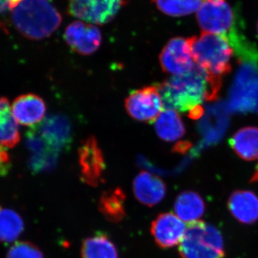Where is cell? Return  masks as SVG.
Listing matches in <instances>:
<instances>
[{
  "label": "cell",
  "mask_w": 258,
  "mask_h": 258,
  "mask_svg": "<svg viewBox=\"0 0 258 258\" xmlns=\"http://www.w3.org/2000/svg\"><path fill=\"white\" fill-rule=\"evenodd\" d=\"M35 127L47 145L57 154L68 149L71 143V126L63 115H52Z\"/></svg>",
  "instance_id": "cell-13"
},
{
  "label": "cell",
  "mask_w": 258,
  "mask_h": 258,
  "mask_svg": "<svg viewBox=\"0 0 258 258\" xmlns=\"http://www.w3.org/2000/svg\"><path fill=\"white\" fill-rule=\"evenodd\" d=\"M20 141V129L12 112L9 100L0 98V148L11 149Z\"/></svg>",
  "instance_id": "cell-18"
},
{
  "label": "cell",
  "mask_w": 258,
  "mask_h": 258,
  "mask_svg": "<svg viewBox=\"0 0 258 258\" xmlns=\"http://www.w3.org/2000/svg\"><path fill=\"white\" fill-rule=\"evenodd\" d=\"M159 60L163 71L174 76L186 74L195 64L188 40L180 37L167 42L161 51Z\"/></svg>",
  "instance_id": "cell-10"
},
{
  "label": "cell",
  "mask_w": 258,
  "mask_h": 258,
  "mask_svg": "<svg viewBox=\"0 0 258 258\" xmlns=\"http://www.w3.org/2000/svg\"><path fill=\"white\" fill-rule=\"evenodd\" d=\"M187 40L194 61L212 78L222 81L231 71L233 50L228 41L221 35L205 32Z\"/></svg>",
  "instance_id": "cell-3"
},
{
  "label": "cell",
  "mask_w": 258,
  "mask_h": 258,
  "mask_svg": "<svg viewBox=\"0 0 258 258\" xmlns=\"http://www.w3.org/2000/svg\"><path fill=\"white\" fill-rule=\"evenodd\" d=\"M26 145L31 153L29 165L33 172L49 170L55 165L59 154L50 149L35 127L27 132Z\"/></svg>",
  "instance_id": "cell-15"
},
{
  "label": "cell",
  "mask_w": 258,
  "mask_h": 258,
  "mask_svg": "<svg viewBox=\"0 0 258 258\" xmlns=\"http://www.w3.org/2000/svg\"><path fill=\"white\" fill-rule=\"evenodd\" d=\"M186 230L184 222L171 212L159 215L151 227L156 243L162 248H170L180 244Z\"/></svg>",
  "instance_id": "cell-12"
},
{
  "label": "cell",
  "mask_w": 258,
  "mask_h": 258,
  "mask_svg": "<svg viewBox=\"0 0 258 258\" xmlns=\"http://www.w3.org/2000/svg\"><path fill=\"white\" fill-rule=\"evenodd\" d=\"M10 157L6 149L0 148V175H5L10 169Z\"/></svg>",
  "instance_id": "cell-27"
},
{
  "label": "cell",
  "mask_w": 258,
  "mask_h": 258,
  "mask_svg": "<svg viewBox=\"0 0 258 258\" xmlns=\"http://www.w3.org/2000/svg\"><path fill=\"white\" fill-rule=\"evenodd\" d=\"M205 209V203L201 197L191 191L180 194L174 203L176 216L188 224L199 221L203 217Z\"/></svg>",
  "instance_id": "cell-20"
},
{
  "label": "cell",
  "mask_w": 258,
  "mask_h": 258,
  "mask_svg": "<svg viewBox=\"0 0 258 258\" xmlns=\"http://www.w3.org/2000/svg\"><path fill=\"white\" fill-rule=\"evenodd\" d=\"M81 255L83 258H119L114 243L102 232L83 241Z\"/></svg>",
  "instance_id": "cell-22"
},
{
  "label": "cell",
  "mask_w": 258,
  "mask_h": 258,
  "mask_svg": "<svg viewBox=\"0 0 258 258\" xmlns=\"http://www.w3.org/2000/svg\"><path fill=\"white\" fill-rule=\"evenodd\" d=\"M7 258H43V254L31 242H18L10 247Z\"/></svg>",
  "instance_id": "cell-26"
},
{
  "label": "cell",
  "mask_w": 258,
  "mask_h": 258,
  "mask_svg": "<svg viewBox=\"0 0 258 258\" xmlns=\"http://www.w3.org/2000/svg\"><path fill=\"white\" fill-rule=\"evenodd\" d=\"M230 147L236 154L246 161L258 159V128L245 127L234 134Z\"/></svg>",
  "instance_id": "cell-19"
},
{
  "label": "cell",
  "mask_w": 258,
  "mask_h": 258,
  "mask_svg": "<svg viewBox=\"0 0 258 258\" xmlns=\"http://www.w3.org/2000/svg\"><path fill=\"white\" fill-rule=\"evenodd\" d=\"M64 39L74 52L83 55H92L98 50L102 42L99 29L81 21L70 24L64 30Z\"/></svg>",
  "instance_id": "cell-11"
},
{
  "label": "cell",
  "mask_w": 258,
  "mask_h": 258,
  "mask_svg": "<svg viewBox=\"0 0 258 258\" xmlns=\"http://www.w3.org/2000/svg\"><path fill=\"white\" fill-rule=\"evenodd\" d=\"M24 0H0V14L8 10H14Z\"/></svg>",
  "instance_id": "cell-28"
},
{
  "label": "cell",
  "mask_w": 258,
  "mask_h": 258,
  "mask_svg": "<svg viewBox=\"0 0 258 258\" xmlns=\"http://www.w3.org/2000/svg\"><path fill=\"white\" fill-rule=\"evenodd\" d=\"M197 20L203 32L225 37L230 45L244 35L237 25L235 12L226 0H205L197 12Z\"/></svg>",
  "instance_id": "cell-5"
},
{
  "label": "cell",
  "mask_w": 258,
  "mask_h": 258,
  "mask_svg": "<svg viewBox=\"0 0 258 258\" xmlns=\"http://www.w3.org/2000/svg\"><path fill=\"white\" fill-rule=\"evenodd\" d=\"M222 81L213 79L199 64L189 72L173 76L158 86L165 109L187 113L198 119L203 114V104L218 97Z\"/></svg>",
  "instance_id": "cell-1"
},
{
  "label": "cell",
  "mask_w": 258,
  "mask_h": 258,
  "mask_svg": "<svg viewBox=\"0 0 258 258\" xmlns=\"http://www.w3.org/2000/svg\"><path fill=\"white\" fill-rule=\"evenodd\" d=\"M229 209L238 221L252 224L258 219V198L249 191H237L231 195Z\"/></svg>",
  "instance_id": "cell-17"
},
{
  "label": "cell",
  "mask_w": 258,
  "mask_h": 258,
  "mask_svg": "<svg viewBox=\"0 0 258 258\" xmlns=\"http://www.w3.org/2000/svg\"><path fill=\"white\" fill-rule=\"evenodd\" d=\"M133 189L136 198L147 207L160 203L166 195L164 181L147 171H142L134 180Z\"/></svg>",
  "instance_id": "cell-16"
},
{
  "label": "cell",
  "mask_w": 258,
  "mask_h": 258,
  "mask_svg": "<svg viewBox=\"0 0 258 258\" xmlns=\"http://www.w3.org/2000/svg\"><path fill=\"white\" fill-rule=\"evenodd\" d=\"M257 33H258V23H257Z\"/></svg>",
  "instance_id": "cell-30"
},
{
  "label": "cell",
  "mask_w": 258,
  "mask_h": 258,
  "mask_svg": "<svg viewBox=\"0 0 258 258\" xmlns=\"http://www.w3.org/2000/svg\"><path fill=\"white\" fill-rule=\"evenodd\" d=\"M155 122L156 132L162 140L172 142L184 137V123L175 110H164Z\"/></svg>",
  "instance_id": "cell-21"
},
{
  "label": "cell",
  "mask_w": 258,
  "mask_h": 258,
  "mask_svg": "<svg viewBox=\"0 0 258 258\" xmlns=\"http://www.w3.org/2000/svg\"><path fill=\"white\" fill-rule=\"evenodd\" d=\"M125 194L120 188L109 190L102 195L100 211L109 221L120 222L125 215Z\"/></svg>",
  "instance_id": "cell-23"
},
{
  "label": "cell",
  "mask_w": 258,
  "mask_h": 258,
  "mask_svg": "<svg viewBox=\"0 0 258 258\" xmlns=\"http://www.w3.org/2000/svg\"><path fill=\"white\" fill-rule=\"evenodd\" d=\"M252 181H258V166L257 170L254 173V176H252Z\"/></svg>",
  "instance_id": "cell-29"
},
{
  "label": "cell",
  "mask_w": 258,
  "mask_h": 258,
  "mask_svg": "<svg viewBox=\"0 0 258 258\" xmlns=\"http://www.w3.org/2000/svg\"><path fill=\"white\" fill-rule=\"evenodd\" d=\"M15 120L25 126H35L45 117L46 105L41 97L34 93L18 96L12 105Z\"/></svg>",
  "instance_id": "cell-14"
},
{
  "label": "cell",
  "mask_w": 258,
  "mask_h": 258,
  "mask_svg": "<svg viewBox=\"0 0 258 258\" xmlns=\"http://www.w3.org/2000/svg\"><path fill=\"white\" fill-rule=\"evenodd\" d=\"M179 250L183 258H223L225 256L224 241L220 231L200 220L188 224Z\"/></svg>",
  "instance_id": "cell-4"
},
{
  "label": "cell",
  "mask_w": 258,
  "mask_h": 258,
  "mask_svg": "<svg viewBox=\"0 0 258 258\" xmlns=\"http://www.w3.org/2000/svg\"><path fill=\"white\" fill-rule=\"evenodd\" d=\"M158 9L168 16L184 17L198 12L203 0H152Z\"/></svg>",
  "instance_id": "cell-25"
},
{
  "label": "cell",
  "mask_w": 258,
  "mask_h": 258,
  "mask_svg": "<svg viewBox=\"0 0 258 258\" xmlns=\"http://www.w3.org/2000/svg\"><path fill=\"white\" fill-rule=\"evenodd\" d=\"M24 230L22 217L11 210H0V241L10 243L18 238Z\"/></svg>",
  "instance_id": "cell-24"
},
{
  "label": "cell",
  "mask_w": 258,
  "mask_h": 258,
  "mask_svg": "<svg viewBox=\"0 0 258 258\" xmlns=\"http://www.w3.org/2000/svg\"><path fill=\"white\" fill-rule=\"evenodd\" d=\"M0 210H1V208H0Z\"/></svg>",
  "instance_id": "cell-31"
},
{
  "label": "cell",
  "mask_w": 258,
  "mask_h": 258,
  "mask_svg": "<svg viewBox=\"0 0 258 258\" xmlns=\"http://www.w3.org/2000/svg\"><path fill=\"white\" fill-rule=\"evenodd\" d=\"M12 23L30 40L50 36L62 23V16L50 0H24L13 10Z\"/></svg>",
  "instance_id": "cell-2"
},
{
  "label": "cell",
  "mask_w": 258,
  "mask_h": 258,
  "mask_svg": "<svg viewBox=\"0 0 258 258\" xmlns=\"http://www.w3.org/2000/svg\"><path fill=\"white\" fill-rule=\"evenodd\" d=\"M129 0H70L69 13L90 23L103 25L111 22Z\"/></svg>",
  "instance_id": "cell-8"
},
{
  "label": "cell",
  "mask_w": 258,
  "mask_h": 258,
  "mask_svg": "<svg viewBox=\"0 0 258 258\" xmlns=\"http://www.w3.org/2000/svg\"><path fill=\"white\" fill-rule=\"evenodd\" d=\"M230 91V107L237 113L258 111V62L244 61Z\"/></svg>",
  "instance_id": "cell-6"
},
{
  "label": "cell",
  "mask_w": 258,
  "mask_h": 258,
  "mask_svg": "<svg viewBox=\"0 0 258 258\" xmlns=\"http://www.w3.org/2000/svg\"><path fill=\"white\" fill-rule=\"evenodd\" d=\"M125 108L133 119L144 123L156 121L164 108L158 86H146L134 91L125 100Z\"/></svg>",
  "instance_id": "cell-7"
},
{
  "label": "cell",
  "mask_w": 258,
  "mask_h": 258,
  "mask_svg": "<svg viewBox=\"0 0 258 258\" xmlns=\"http://www.w3.org/2000/svg\"><path fill=\"white\" fill-rule=\"evenodd\" d=\"M81 179L92 186H98L103 181L105 165L101 149L94 137L86 139L79 150Z\"/></svg>",
  "instance_id": "cell-9"
}]
</instances>
